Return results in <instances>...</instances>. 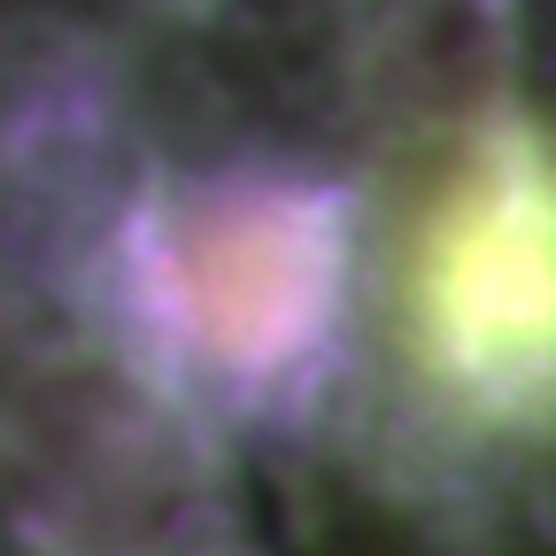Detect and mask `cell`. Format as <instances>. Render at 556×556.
Here are the masks:
<instances>
[{"label":"cell","instance_id":"obj_1","mask_svg":"<svg viewBox=\"0 0 556 556\" xmlns=\"http://www.w3.org/2000/svg\"><path fill=\"white\" fill-rule=\"evenodd\" d=\"M433 240V348L448 371L518 387L556 371V178L533 163H503L448 193Z\"/></svg>","mask_w":556,"mask_h":556}]
</instances>
